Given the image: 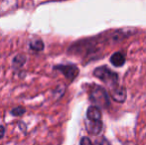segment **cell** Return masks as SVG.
<instances>
[{
	"label": "cell",
	"mask_w": 146,
	"mask_h": 145,
	"mask_svg": "<svg viewBox=\"0 0 146 145\" xmlns=\"http://www.w3.org/2000/svg\"><path fill=\"white\" fill-rule=\"evenodd\" d=\"M90 99L94 105V107L98 109H106L110 105L108 95L104 87L100 85H94V89H90Z\"/></svg>",
	"instance_id": "1"
},
{
	"label": "cell",
	"mask_w": 146,
	"mask_h": 145,
	"mask_svg": "<svg viewBox=\"0 0 146 145\" xmlns=\"http://www.w3.org/2000/svg\"><path fill=\"white\" fill-rule=\"evenodd\" d=\"M94 75L104 83H108L110 85V87H115L117 85V81H118V75L116 73L108 69L106 66H102L96 68L94 71Z\"/></svg>",
	"instance_id": "2"
},
{
	"label": "cell",
	"mask_w": 146,
	"mask_h": 145,
	"mask_svg": "<svg viewBox=\"0 0 146 145\" xmlns=\"http://www.w3.org/2000/svg\"><path fill=\"white\" fill-rule=\"evenodd\" d=\"M55 69L60 71L69 81H74L79 75V69L74 65H60L55 67Z\"/></svg>",
	"instance_id": "3"
},
{
	"label": "cell",
	"mask_w": 146,
	"mask_h": 145,
	"mask_svg": "<svg viewBox=\"0 0 146 145\" xmlns=\"http://www.w3.org/2000/svg\"><path fill=\"white\" fill-rule=\"evenodd\" d=\"M110 95L117 103H123L126 99V89L122 87L116 85L110 89Z\"/></svg>",
	"instance_id": "4"
},
{
	"label": "cell",
	"mask_w": 146,
	"mask_h": 145,
	"mask_svg": "<svg viewBox=\"0 0 146 145\" xmlns=\"http://www.w3.org/2000/svg\"><path fill=\"white\" fill-rule=\"evenodd\" d=\"M86 127L88 133L92 135H98L102 129V121H90L86 120Z\"/></svg>",
	"instance_id": "5"
},
{
	"label": "cell",
	"mask_w": 146,
	"mask_h": 145,
	"mask_svg": "<svg viewBox=\"0 0 146 145\" xmlns=\"http://www.w3.org/2000/svg\"><path fill=\"white\" fill-rule=\"evenodd\" d=\"M87 120L90 121H102V111L100 109L92 105L88 109L87 111Z\"/></svg>",
	"instance_id": "6"
},
{
	"label": "cell",
	"mask_w": 146,
	"mask_h": 145,
	"mask_svg": "<svg viewBox=\"0 0 146 145\" xmlns=\"http://www.w3.org/2000/svg\"><path fill=\"white\" fill-rule=\"evenodd\" d=\"M110 63L115 67H121L125 63V56L121 52H115L110 57Z\"/></svg>",
	"instance_id": "7"
},
{
	"label": "cell",
	"mask_w": 146,
	"mask_h": 145,
	"mask_svg": "<svg viewBox=\"0 0 146 145\" xmlns=\"http://www.w3.org/2000/svg\"><path fill=\"white\" fill-rule=\"evenodd\" d=\"M30 48L34 51H42L44 49V43L41 40H35L30 43Z\"/></svg>",
	"instance_id": "8"
},
{
	"label": "cell",
	"mask_w": 146,
	"mask_h": 145,
	"mask_svg": "<svg viewBox=\"0 0 146 145\" xmlns=\"http://www.w3.org/2000/svg\"><path fill=\"white\" fill-rule=\"evenodd\" d=\"M12 114L15 116H20V115H23L25 113V109L23 107H16V109H12Z\"/></svg>",
	"instance_id": "9"
},
{
	"label": "cell",
	"mask_w": 146,
	"mask_h": 145,
	"mask_svg": "<svg viewBox=\"0 0 146 145\" xmlns=\"http://www.w3.org/2000/svg\"><path fill=\"white\" fill-rule=\"evenodd\" d=\"M81 145H94L88 137H83L81 140Z\"/></svg>",
	"instance_id": "10"
},
{
	"label": "cell",
	"mask_w": 146,
	"mask_h": 145,
	"mask_svg": "<svg viewBox=\"0 0 146 145\" xmlns=\"http://www.w3.org/2000/svg\"><path fill=\"white\" fill-rule=\"evenodd\" d=\"M4 133H5V128H4L2 125H0V138L3 137Z\"/></svg>",
	"instance_id": "11"
},
{
	"label": "cell",
	"mask_w": 146,
	"mask_h": 145,
	"mask_svg": "<svg viewBox=\"0 0 146 145\" xmlns=\"http://www.w3.org/2000/svg\"><path fill=\"white\" fill-rule=\"evenodd\" d=\"M98 145H110V142H108V140L104 139H104H102V141H100Z\"/></svg>",
	"instance_id": "12"
}]
</instances>
